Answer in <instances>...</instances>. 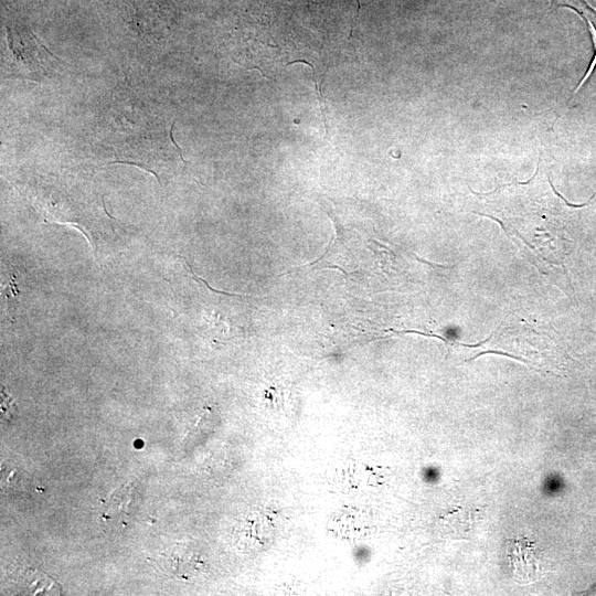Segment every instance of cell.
<instances>
[{"instance_id": "obj_1", "label": "cell", "mask_w": 596, "mask_h": 596, "mask_svg": "<svg viewBox=\"0 0 596 596\" xmlns=\"http://www.w3.org/2000/svg\"><path fill=\"white\" fill-rule=\"evenodd\" d=\"M7 29L8 49L3 61L6 74L40 79L46 74L50 53L30 32L10 28Z\"/></svg>"}, {"instance_id": "obj_2", "label": "cell", "mask_w": 596, "mask_h": 596, "mask_svg": "<svg viewBox=\"0 0 596 596\" xmlns=\"http://www.w3.org/2000/svg\"><path fill=\"white\" fill-rule=\"evenodd\" d=\"M507 555L513 577L519 582L536 579L539 563L536 549L526 538H518L507 542Z\"/></svg>"}, {"instance_id": "obj_3", "label": "cell", "mask_w": 596, "mask_h": 596, "mask_svg": "<svg viewBox=\"0 0 596 596\" xmlns=\"http://www.w3.org/2000/svg\"><path fill=\"white\" fill-rule=\"evenodd\" d=\"M134 502V487L125 483L113 491L104 501L100 519L116 528L127 525Z\"/></svg>"}, {"instance_id": "obj_4", "label": "cell", "mask_w": 596, "mask_h": 596, "mask_svg": "<svg viewBox=\"0 0 596 596\" xmlns=\"http://www.w3.org/2000/svg\"><path fill=\"white\" fill-rule=\"evenodd\" d=\"M473 518L470 512L461 509L449 511L441 518V531L453 539H466L473 526Z\"/></svg>"}, {"instance_id": "obj_5", "label": "cell", "mask_w": 596, "mask_h": 596, "mask_svg": "<svg viewBox=\"0 0 596 596\" xmlns=\"http://www.w3.org/2000/svg\"><path fill=\"white\" fill-rule=\"evenodd\" d=\"M551 6L555 9L557 8H570L575 10L581 17H583L594 29L596 35V10H594L585 0H550ZM596 74V55L589 67V71L586 73L585 77L579 82L575 92L582 87V84L589 78L592 75Z\"/></svg>"}]
</instances>
